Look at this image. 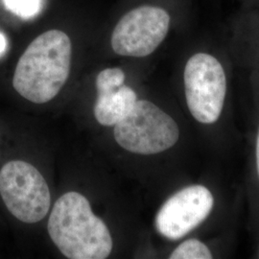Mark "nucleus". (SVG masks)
I'll return each mask as SVG.
<instances>
[{"mask_svg": "<svg viewBox=\"0 0 259 259\" xmlns=\"http://www.w3.org/2000/svg\"><path fill=\"white\" fill-rule=\"evenodd\" d=\"M72 45L61 30H49L36 37L19 58L13 87L36 104L51 101L70 73Z\"/></svg>", "mask_w": 259, "mask_h": 259, "instance_id": "nucleus-1", "label": "nucleus"}, {"mask_svg": "<svg viewBox=\"0 0 259 259\" xmlns=\"http://www.w3.org/2000/svg\"><path fill=\"white\" fill-rule=\"evenodd\" d=\"M48 232L67 258H107L112 250L107 225L93 214L89 200L78 192H67L56 202Z\"/></svg>", "mask_w": 259, "mask_h": 259, "instance_id": "nucleus-2", "label": "nucleus"}, {"mask_svg": "<svg viewBox=\"0 0 259 259\" xmlns=\"http://www.w3.org/2000/svg\"><path fill=\"white\" fill-rule=\"evenodd\" d=\"M122 148L139 155H156L172 148L180 139L174 118L154 103L139 100L129 114L114 125Z\"/></svg>", "mask_w": 259, "mask_h": 259, "instance_id": "nucleus-3", "label": "nucleus"}, {"mask_svg": "<svg viewBox=\"0 0 259 259\" xmlns=\"http://www.w3.org/2000/svg\"><path fill=\"white\" fill-rule=\"evenodd\" d=\"M186 105L192 117L202 125H213L222 115L228 81L222 64L207 53H196L184 72Z\"/></svg>", "mask_w": 259, "mask_h": 259, "instance_id": "nucleus-4", "label": "nucleus"}, {"mask_svg": "<svg viewBox=\"0 0 259 259\" xmlns=\"http://www.w3.org/2000/svg\"><path fill=\"white\" fill-rule=\"evenodd\" d=\"M0 195L10 212L21 222H39L50 208L51 196L45 178L22 160H12L2 167Z\"/></svg>", "mask_w": 259, "mask_h": 259, "instance_id": "nucleus-5", "label": "nucleus"}, {"mask_svg": "<svg viewBox=\"0 0 259 259\" xmlns=\"http://www.w3.org/2000/svg\"><path fill=\"white\" fill-rule=\"evenodd\" d=\"M169 26L165 10L149 5L131 10L113 29L111 47L118 55L146 57L164 40Z\"/></svg>", "mask_w": 259, "mask_h": 259, "instance_id": "nucleus-6", "label": "nucleus"}, {"mask_svg": "<svg viewBox=\"0 0 259 259\" xmlns=\"http://www.w3.org/2000/svg\"><path fill=\"white\" fill-rule=\"evenodd\" d=\"M214 205L215 197L206 185L185 186L160 206L155 220L157 232L168 240H180L205 222Z\"/></svg>", "mask_w": 259, "mask_h": 259, "instance_id": "nucleus-7", "label": "nucleus"}, {"mask_svg": "<svg viewBox=\"0 0 259 259\" xmlns=\"http://www.w3.org/2000/svg\"><path fill=\"white\" fill-rule=\"evenodd\" d=\"M137 101V93L124 84L111 91L97 93L95 118L104 126H114L129 114Z\"/></svg>", "mask_w": 259, "mask_h": 259, "instance_id": "nucleus-8", "label": "nucleus"}, {"mask_svg": "<svg viewBox=\"0 0 259 259\" xmlns=\"http://www.w3.org/2000/svg\"><path fill=\"white\" fill-rule=\"evenodd\" d=\"M212 250L203 241L190 238L182 242L170 254V259H211Z\"/></svg>", "mask_w": 259, "mask_h": 259, "instance_id": "nucleus-9", "label": "nucleus"}, {"mask_svg": "<svg viewBox=\"0 0 259 259\" xmlns=\"http://www.w3.org/2000/svg\"><path fill=\"white\" fill-rule=\"evenodd\" d=\"M125 73L119 67L106 68L96 78L97 93L108 92L124 84Z\"/></svg>", "mask_w": 259, "mask_h": 259, "instance_id": "nucleus-10", "label": "nucleus"}, {"mask_svg": "<svg viewBox=\"0 0 259 259\" xmlns=\"http://www.w3.org/2000/svg\"><path fill=\"white\" fill-rule=\"evenodd\" d=\"M5 7L22 19L36 17L42 7V0H3Z\"/></svg>", "mask_w": 259, "mask_h": 259, "instance_id": "nucleus-11", "label": "nucleus"}, {"mask_svg": "<svg viewBox=\"0 0 259 259\" xmlns=\"http://www.w3.org/2000/svg\"><path fill=\"white\" fill-rule=\"evenodd\" d=\"M254 164H255V170L256 175L259 182V127L255 137V142H254Z\"/></svg>", "mask_w": 259, "mask_h": 259, "instance_id": "nucleus-12", "label": "nucleus"}, {"mask_svg": "<svg viewBox=\"0 0 259 259\" xmlns=\"http://www.w3.org/2000/svg\"><path fill=\"white\" fill-rule=\"evenodd\" d=\"M6 48H7V39L2 33H0V56L4 54V52L6 51Z\"/></svg>", "mask_w": 259, "mask_h": 259, "instance_id": "nucleus-13", "label": "nucleus"}, {"mask_svg": "<svg viewBox=\"0 0 259 259\" xmlns=\"http://www.w3.org/2000/svg\"><path fill=\"white\" fill-rule=\"evenodd\" d=\"M258 257H259V250H258Z\"/></svg>", "mask_w": 259, "mask_h": 259, "instance_id": "nucleus-14", "label": "nucleus"}]
</instances>
